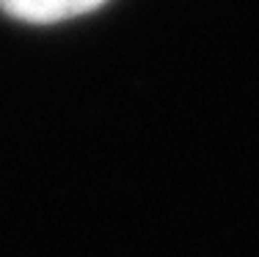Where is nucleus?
Segmentation results:
<instances>
[{
    "label": "nucleus",
    "instance_id": "obj_1",
    "mask_svg": "<svg viewBox=\"0 0 259 257\" xmlns=\"http://www.w3.org/2000/svg\"><path fill=\"white\" fill-rule=\"evenodd\" d=\"M105 0H0L6 11L25 22H61L85 14Z\"/></svg>",
    "mask_w": 259,
    "mask_h": 257
}]
</instances>
